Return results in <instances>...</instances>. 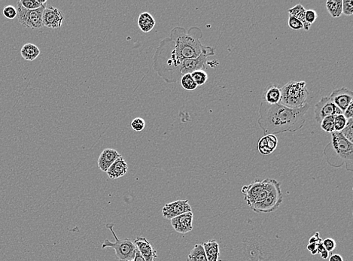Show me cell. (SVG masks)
<instances>
[{
  "label": "cell",
  "mask_w": 353,
  "mask_h": 261,
  "mask_svg": "<svg viewBox=\"0 0 353 261\" xmlns=\"http://www.w3.org/2000/svg\"><path fill=\"white\" fill-rule=\"evenodd\" d=\"M201 38L203 33L198 27H191L189 32L183 27H174L156 50L152 64L155 71L169 84L180 81L184 61L197 58L211 48L202 44Z\"/></svg>",
  "instance_id": "6da1fadb"
},
{
  "label": "cell",
  "mask_w": 353,
  "mask_h": 261,
  "mask_svg": "<svg viewBox=\"0 0 353 261\" xmlns=\"http://www.w3.org/2000/svg\"><path fill=\"white\" fill-rule=\"evenodd\" d=\"M309 109L308 103L301 108L289 109L280 103L269 105L262 100L258 124L265 135L275 136L285 132L295 133L304 127L305 115Z\"/></svg>",
  "instance_id": "7a4b0ae2"
},
{
  "label": "cell",
  "mask_w": 353,
  "mask_h": 261,
  "mask_svg": "<svg viewBox=\"0 0 353 261\" xmlns=\"http://www.w3.org/2000/svg\"><path fill=\"white\" fill-rule=\"evenodd\" d=\"M324 153L328 163L334 166H342L346 163L347 170L353 171V143L349 142L343 136L341 132L331 133V141L325 147Z\"/></svg>",
  "instance_id": "3957f363"
},
{
  "label": "cell",
  "mask_w": 353,
  "mask_h": 261,
  "mask_svg": "<svg viewBox=\"0 0 353 261\" xmlns=\"http://www.w3.org/2000/svg\"><path fill=\"white\" fill-rule=\"evenodd\" d=\"M309 96L307 82L291 81L281 88L280 104L289 109L301 108Z\"/></svg>",
  "instance_id": "277c9868"
},
{
  "label": "cell",
  "mask_w": 353,
  "mask_h": 261,
  "mask_svg": "<svg viewBox=\"0 0 353 261\" xmlns=\"http://www.w3.org/2000/svg\"><path fill=\"white\" fill-rule=\"evenodd\" d=\"M276 182L277 181L275 179H266L262 181L255 180L249 186H243L241 191L249 207L252 208L265 201Z\"/></svg>",
  "instance_id": "5b68a950"
},
{
  "label": "cell",
  "mask_w": 353,
  "mask_h": 261,
  "mask_svg": "<svg viewBox=\"0 0 353 261\" xmlns=\"http://www.w3.org/2000/svg\"><path fill=\"white\" fill-rule=\"evenodd\" d=\"M106 226L107 229H110V231L113 233L116 242H112L109 239H106L103 242V243L102 244V249H105L106 248L114 249L116 257H117L118 261H133L135 255H136V249H136V245H134L133 241L129 239H119L118 236H116L114 229H113L115 224L109 223Z\"/></svg>",
  "instance_id": "8992f818"
},
{
  "label": "cell",
  "mask_w": 353,
  "mask_h": 261,
  "mask_svg": "<svg viewBox=\"0 0 353 261\" xmlns=\"http://www.w3.org/2000/svg\"><path fill=\"white\" fill-rule=\"evenodd\" d=\"M46 5H43L40 8L36 10L26 9L21 5L19 1L17 2V13L18 21L21 25L27 28L37 30L43 27L42 14Z\"/></svg>",
  "instance_id": "52a82bcc"
},
{
  "label": "cell",
  "mask_w": 353,
  "mask_h": 261,
  "mask_svg": "<svg viewBox=\"0 0 353 261\" xmlns=\"http://www.w3.org/2000/svg\"><path fill=\"white\" fill-rule=\"evenodd\" d=\"M282 201L283 196L281 191V185L277 181L265 201L252 206L251 209L257 213H270L276 210Z\"/></svg>",
  "instance_id": "ba28073f"
},
{
  "label": "cell",
  "mask_w": 353,
  "mask_h": 261,
  "mask_svg": "<svg viewBox=\"0 0 353 261\" xmlns=\"http://www.w3.org/2000/svg\"><path fill=\"white\" fill-rule=\"evenodd\" d=\"M343 114L342 111L332 103L329 97H324L315 104V119L318 123L329 116Z\"/></svg>",
  "instance_id": "9c48e42d"
},
{
  "label": "cell",
  "mask_w": 353,
  "mask_h": 261,
  "mask_svg": "<svg viewBox=\"0 0 353 261\" xmlns=\"http://www.w3.org/2000/svg\"><path fill=\"white\" fill-rule=\"evenodd\" d=\"M192 212L189 199H179L172 203H166L162 209V215L164 219L171 220L182 214Z\"/></svg>",
  "instance_id": "30bf717a"
},
{
  "label": "cell",
  "mask_w": 353,
  "mask_h": 261,
  "mask_svg": "<svg viewBox=\"0 0 353 261\" xmlns=\"http://www.w3.org/2000/svg\"><path fill=\"white\" fill-rule=\"evenodd\" d=\"M64 16L62 11L52 5H46L42 14V24L51 29H58L62 27Z\"/></svg>",
  "instance_id": "8fae6325"
},
{
  "label": "cell",
  "mask_w": 353,
  "mask_h": 261,
  "mask_svg": "<svg viewBox=\"0 0 353 261\" xmlns=\"http://www.w3.org/2000/svg\"><path fill=\"white\" fill-rule=\"evenodd\" d=\"M329 98L337 108L344 113L350 103L353 102V92L350 89L342 87L338 90H334L332 94L330 95Z\"/></svg>",
  "instance_id": "7c38bea8"
},
{
  "label": "cell",
  "mask_w": 353,
  "mask_h": 261,
  "mask_svg": "<svg viewBox=\"0 0 353 261\" xmlns=\"http://www.w3.org/2000/svg\"><path fill=\"white\" fill-rule=\"evenodd\" d=\"M193 213L189 212L171 219L170 223L177 233L186 234L193 229Z\"/></svg>",
  "instance_id": "4fadbf2b"
},
{
  "label": "cell",
  "mask_w": 353,
  "mask_h": 261,
  "mask_svg": "<svg viewBox=\"0 0 353 261\" xmlns=\"http://www.w3.org/2000/svg\"><path fill=\"white\" fill-rule=\"evenodd\" d=\"M133 243L136 245V249L140 252L145 261H156L157 258V252L146 238H136Z\"/></svg>",
  "instance_id": "5bb4252c"
},
{
  "label": "cell",
  "mask_w": 353,
  "mask_h": 261,
  "mask_svg": "<svg viewBox=\"0 0 353 261\" xmlns=\"http://www.w3.org/2000/svg\"><path fill=\"white\" fill-rule=\"evenodd\" d=\"M117 150L113 149H106L100 153L97 163L98 166L101 171L106 173L109 168L112 166L113 163L120 157Z\"/></svg>",
  "instance_id": "9a60e30c"
},
{
  "label": "cell",
  "mask_w": 353,
  "mask_h": 261,
  "mask_svg": "<svg viewBox=\"0 0 353 261\" xmlns=\"http://www.w3.org/2000/svg\"><path fill=\"white\" fill-rule=\"evenodd\" d=\"M278 140L275 135H265L258 143V151L263 155H270L277 148Z\"/></svg>",
  "instance_id": "2e32d148"
},
{
  "label": "cell",
  "mask_w": 353,
  "mask_h": 261,
  "mask_svg": "<svg viewBox=\"0 0 353 261\" xmlns=\"http://www.w3.org/2000/svg\"><path fill=\"white\" fill-rule=\"evenodd\" d=\"M127 171H128V165L124 157L120 156L109 168L106 173L110 179H117L125 176Z\"/></svg>",
  "instance_id": "e0dca14e"
},
{
  "label": "cell",
  "mask_w": 353,
  "mask_h": 261,
  "mask_svg": "<svg viewBox=\"0 0 353 261\" xmlns=\"http://www.w3.org/2000/svg\"><path fill=\"white\" fill-rule=\"evenodd\" d=\"M281 88L279 84H271L267 86L262 95V100L269 105L279 104L280 103Z\"/></svg>",
  "instance_id": "ac0fdd59"
},
{
  "label": "cell",
  "mask_w": 353,
  "mask_h": 261,
  "mask_svg": "<svg viewBox=\"0 0 353 261\" xmlns=\"http://www.w3.org/2000/svg\"><path fill=\"white\" fill-rule=\"evenodd\" d=\"M156 20L154 19L152 14L149 12H143L140 14L138 18V26L142 32L147 34L151 32L155 26H156Z\"/></svg>",
  "instance_id": "d6986e66"
},
{
  "label": "cell",
  "mask_w": 353,
  "mask_h": 261,
  "mask_svg": "<svg viewBox=\"0 0 353 261\" xmlns=\"http://www.w3.org/2000/svg\"><path fill=\"white\" fill-rule=\"evenodd\" d=\"M203 249L208 261H218L219 258V245L216 240H209L203 242Z\"/></svg>",
  "instance_id": "ffe728a7"
},
{
  "label": "cell",
  "mask_w": 353,
  "mask_h": 261,
  "mask_svg": "<svg viewBox=\"0 0 353 261\" xmlns=\"http://www.w3.org/2000/svg\"><path fill=\"white\" fill-rule=\"evenodd\" d=\"M39 48L32 43L24 44L21 48V54L24 60L34 61L40 54Z\"/></svg>",
  "instance_id": "44dd1931"
},
{
  "label": "cell",
  "mask_w": 353,
  "mask_h": 261,
  "mask_svg": "<svg viewBox=\"0 0 353 261\" xmlns=\"http://www.w3.org/2000/svg\"><path fill=\"white\" fill-rule=\"evenodd\" d=\"M288 12L289 13L290 15L295 17L302 23L303 25H304V29L306 31H308L310 30L311 26L308 25L305 21L306 9L301 4H298V5L294 6L293 8H289V9H288Z\"/></svg>",
  "instance_id": "7402d4cb"
},
{
  "label": "cell",
  "mask_w": 353,
  "mask_h": 261,
  "mask_svg": "<svg viewBox=\"0 0 353 261\" xmlns=\"http://www.w3.org/2000/svg\"><path fill=\"white\" fill-rule=\"evenodd\" d=\"M187 261H208L203 245H195L189 252Z\"/></svg>",
  "instance_id": "603a6c76"
},
{
  "label": "cell",
  "mask_w": 353,
  "mask_h": 261,
  "mask_svg": "<svg viewBox=\"0 0 353 261\" xmlns=\"http://www.w3.org/2000/svg\"><path fill=\"white\" fill-rule=\"evenodd\" d=\"M343 0H329L327 1L326 8L331 16L334 18H339L342 14Z\"/></svg>",
  "instance_id": "cb8c5ba5"
},
{
  "label": "cell",
  "mask_w": 353,
  "mask_h": 261,
  "mask_svg": "<svg viewBox=\"0 0 353 261\" xmlns=\"http://www.w3.org/2000/svg\"><path fill=\"white\" fill-rule=\"evenodd\" d=\"M19 2L24 8L29 10L38 9L43 5H47L46 0H21Z\"/></svg>",
  "instance_id": "d4e9b609"
},
{
  "label": "cell",
  "mask_w": 353,
  "mask_h": 261,
  "mask_svg": "<svg viewBox=\"0 0 353 261\" xmlns=\"http://www.w3.org/2000/svg\"><path fill=\"white\" fill-rule=\"evenodd\" d=\"M180 81L182 87H183L185 90L193 91V90H196V89L197 88L198 86L196 85V83L194 81L192 77V75H191L190 73L184 75L182 78H181Z\"/></svg>",
  "instance_id": "484cf974"
},
{
  "label": "cell",
  "mask_w": 353,
  "mask_h": 261,
  "mask_svg": "<svg viewBox=\"0 0 353 261\" xmlns=\"http://www.w3.org/2000/svg\"><path fill=\"white\" fill-rule=\"evenodd\" d=\"M192 78L197 86H202L207 81L208 75L204 70H199L191 73Z\"/></svg>",
  "instance_id": "4316f807"
},
{
  "label": "cell",
  "mask_w": 353,
  "mask_h": 261,
  "mask_svg": "<svg viewBox=\"0 0 353 261\" xmlns=\"http://www.w3.org/2000/svg\"><path fill=\"white\" fill-rule=\"evenodd\" d=\"M320 124H321V130H323L326 133H332L335 132V130H334V116L325 117V118L321 120Z\"/></svg>",
  "instance_id": "83f0119b"
},
{
  "label": "cell",
  "mask_w": 353,
  "mask_h": 261,
  "mask_svg": "<svg viewBox=\"0 0 353 261\" xmlns=\"http://www.w3.org/2000/svg\"><path fill=\"white\" fill-rule=\"evenodd\" d=\"M341 133L349 142L353 143V118L347 120V125Z\"/></svg>",
  "instance_id": "f1b7e54d"
},
{
  "label": "cell",
  "mask_w": 353,
  "mask_h": 261,
  "mask_svg": "<svg viewBox=\"0 0 353 261\" xmlns=\"http://www.w3.org/2000/svg\"><path fill=\"white\" fill-rule=\"evenodd\" d=\"M334 130L335 132H341L347 124V119L344 114H337L334 116Z\"/></svg>",
  "instance_id": "f546056e"
},
{
  "label": "cell",
  "mask_w": 353,
  "mask_h": 261,
  "mask_svg": "<svg viewBox=\"0 0 353 261\" xmlns=\"http://www.w3.org/2000/svg\"><path fill=\"white\" fill-rule=\"evenodd\" d=\"M146 127V121L141 117H136L131 122V127L136 132H141Z\"/></svg>",
  "instance_id": "4dcf8cb0"
},
{
  "label": "cell",
  "mask_w": 353,
  "mask_h": 261,
  "mask_svg": "<svg viewBox=\"0 0 353 261\" xmlns=\"http://www.w3.org/2000/svg\"><path fill=\"white\" fill-rule=\"evenodd\" d=\"M2 14H3L5 18L10 20L14 19V18H16L17 15H18L16 8L13 6V5H7V6H5V8H3Z\"/></svg>",
  "instance_id": "1f68e13d"
},
{
  "label": "cell",
  "mask_w": 353,
  "mask_h": 261,
  "mask_svg": "<svg viewBox=\"0 0 353 261\" xmlns=\"http://www.w3.org/2000/svg\"><path fill=\"white\" fill-rule=\"evenodd\" d=\"M288 24L290 28L294 30H301L304 29V25H303L302 23L295 17L290 15V14L289 17H288Z\"/></svg>",
  "instance_id": "d6a6232c"
},
{
  "label": "cell",
  "mask_w": 353,
  "mask_h": 261,
  "mask_svg": "<svg viewBox=\"0 0 353 261\" xmlns=\"http://www.w3.org/2000/svg\"><path fill=\"white\" fill-rule=\"evenodd\" d=\"M317 18H318V14L316 11L312 9L306 10L305 21L308 25L311 27L312 24L316 21Z\"/></svg>",
  "instance_id": "836d02e7"
},
{
  "label": "cell",
  "mask_w": 353,
  "mask_h": 261,
  "mask_svg": "<svg viewBox=\"0 0 353 261\" xmlns=\"http://www.w3.org/2000/svg\"><path fill=\"white\" fill-rule=\"evenodd\" d=\"M342 14L350 16L353 14V0H343Z\"/></svg>",
  "instance_id": "e575fe53"
},
{
  "label": "cell",
  "mask_w": 353,
  "mask_h": 261,
  "mask_svg": "<svg viewBox=\"0 0 353 261\" xmlns=\"http://www.w3.org/2000/svg\"><path fill=\"white\" fill-rule=\"evenodd\" d=\"M322 244H323V246L327 252H331L335 249V241L333 239H331V238H327V239L322 240Z\"/></svg>",
  "instance_id": "d590c367"
},
{
  "label": "cell",
  "mask_w": 353,
  "mask_h": 261,
  "mask_svg": "<svg viewBox=\"0 0 353 261\" xmlns=\"http://www.w3.org/2000/svg\"><path fill=\"white\" fill-rule=\"evenodd\" d=\"M344 117L348 120V119L353 118V102L350 103V106L347 107V110L343 113Z\"/></svg>",
  "instance_id": "8d00e7d4"
},
{
  "label": "cell",
  "mask_w": 353,
  "mask_h": 261,
  "mask_svg": "<svg viewBox=\"0 0 353 261\" xmlns=\"http://www.w3.org/2000/svg\"><path fill=\"white\" fill-rule=\"evenodd\" d=\"M322 242V239L320 238L319 233H315L314 236H311L309 239V243L318 244L319 242Z\"/></svg>",
  "instance_id": "74e56055"
},
{
  "label": "cell",
  "mask_w": 353,
  "mask_h": 261,
  "mask_svg": "<svg viewBox=\"0 0 353 261\" xmlns=\"http://www.w3.org/2000/svg\"><path fill=\"white\" fill-rule=\"evenodd\" d=\"M308 251H310V252H311V254H312L313 255H316V254H318V252H317L316 244L309 243V245H308Z\"/></svg>",
  "instance_id": "f35d334b"
},
{
  "label": "cell",
  "mask_w": 353,
  "mask_h": 261,
  "mask_svg": "<svg viewBox=\"0 0 353 261\" xmlns=\"http://www.w3.org/2000/svg\"><path fill=\"white\" fill-rule=\"evenodd\" d=\"M329 261H344V259L341 255L336 254V255H332L330 257Z\"/></svg>",
  "instance_id": "ab89813d"
},
{
  "label": "cell",
  "mask_w": 353,
  "mask_h": 261,
  "mask_svg": "<svg viewBox=\"0 0 353 261\" xmlns=\"http://www.w3.org/2000/svg\"><path fill=\"white\" fill-rule=\"evenodd\" d=\"M133 261H145L144 258H143V257L142 256L140 252L138 251V249H136V255H135Z\"/></svg>",
  "instance_id": "60d3db41"
},
{
  "label": "cell",
  "mask_w": 353,
  "mask_h": 261,
  "mask_svg": "<svg viewBox=\"0 0 353 261\" xmlns=\"http://www.w3.org/2000/svg\"><path fill=\"white\" fill-rule=\"evenodd\" d=\"M325 247L323 246V244H322V242H319V243L317 244V252H318V254L321 253V252H323V251H325Z\"/></svg>",
  "instance_id": "b9f144b4"
},
{
  "label": "cell",
  "mask_w": 353,
  "mask_h": 261,
  "mask_svg": "<svg viewBox=\"0 0 353 261\" xmlns=\"http://www.w3.org/2000/svg\"><path fill=\"white\" fill-rule=\"evenodd\" d=\"M320 255H321V259L326 260L328 259V256H329V252L325 250L321 252V253H320Z\"/></svg>",
  "instance_id": "7bdbcfd3"
},
{
  "label": "cell",
  "mask_w": 353,
  "mask_h": 261,
  "mask_svg": "<svg viewBox=\"0 0 353 261\" xmlns=\"http://www.w3.org/2000/svg\"></svg>",
  "instance_id": "ee69618b"
}]
</instances>
